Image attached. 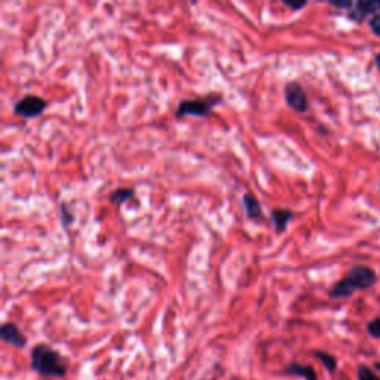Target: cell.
Wrapping results in <instances>:
<instances>
[{"instance_id": "obj_13", "label": "cell", "mask_w": 380, "mask_h": 380, "mask_svg": "<svg viewBox=\"0 0 380 380\" xmlns=\"http://www.w3.org/2000/svg\"><path fill=\"white\" fill-rule=\"evenodd\" d=\"M314 355L320 359V361L323 363V365L328 370V372L333 373L334 370L337 368V359L328 352H324V351H315Z\"/></svg>"}, {"instance_id": "obj_19", "label": "cell", "mask_w": 380, "mask_h": 380, "mask_svg": "<svg viewBox=\"0 0 380 380\" xmlns=\"http://www.w3.org/2000/svg\"><path fill=\"white\" fill-rule=\"evenodd\" d=\"M330 5L334 8H338V9H345V8L351 9L354 6L352 2H330Z\"/></svg>"}, {"instance_id": "obj_5", "label": "cell", "mask_w": 380, "mask_h": 380, "mask_svg": "<svg viewBox=\"0 0 380 380\" xmlns=\"http://www.w3.org/2000/svg\"><path fill=\"white\" fill-rule=\"evenodd\" d=\"M349 278L355 284L356 290H367L370 287H373L377 281V276L373 269H370L368 266H355L349 272Z\"/></svg>"}, {"instance_id": "obj_18", "label": "cell", "mask_w": 380, "mask_h": 380, "mask_svg": "<svg viewBox=\"0 0 380 380\" xmlns=\"http://www.w3.org/2000/svg\"><path fill=\"white\" fill-rule=\"evenodd\" d=\"M284 3L287 5V6H289V8H291L293 9V11H300V9H303L307 3L306 2H300V3H294V2H290V0H284Z\"/></svg>"}, {"instance_id": "obj_12", "label": "cell", "mask_w": 380, "mask_h": 380, "mask_svg": "<svg viewBox=\"0 0 380 380\" xmlns=\"http://www.w3.org/2000/svg\"><path fill=\"white\" fill-rule=\"evenodd\" d=\"M136 197V189H132V188H119L116 189L115 192H111L110 193V202L111 203H115V205H123L127 201L132 199Z\"/></svg>"}, {"instance_id": "obj_21", "label": "cell", "mask_w": 380, "mask_h": 380, "mask_svg": "<svg viewBox=\"0 0 380 380\" xmlns=\"http://www.w3.org/2000/svg\"><path fill=\"white\" fill-rule=\"evenodd\" d=\"M374 368L377 370V372H380V363H376V364H374Z\"/></svg>"}, {"instance_id": "obj_4", "label": "cell", "mask_w": 380, "mask_h": 380, "mask_svg": "<svg viewBox=\"0 0 380 380\" xmlns=\"http://www.w3.org/2000/svg\"><path fill=\"white\" fill-rule=\"evenodd\" d=\"M284 96H285L287 105H289V107H291L296 111L305 113L307 110V107H309V101H307L306 92L299 82H296V80L289 82V84H287L284 88Z\"/></svg>"}, {"instance_id": "obj_8", "label": "cell", "mask_w": 380, "mask_h": 380, "mask_svg": "<svg viewBox=\"0 0 380 380\" xmlns=\"http://www.w3.org/2000/svg\"><path fill=\"white\" fill-rule=\"evenodd\" d=\"M282 373L285 376H294L303 380H318V374L312 365L300 364V363H290L287 367H284Z\"/></svg>"}, {"instance_id": "obj_16", "label": "cell", "mask_w": 380, "mask_h": 380, "mask_svg": "<svg viewBox=\"0 0 380 380\" xmlns=\"http://www.w3.org/2000/svg\"><path fill=\"white\" fill-rule=\"evenodd\" d=\"M60 211H61V221H63V224L67 228V226H70L71 221H73V215H70L67 203H64V202L61 203Z\"/></svg>"}, {"instance_id": "obj_1", "label": "cell", "mask_w": 380, "mask_h": 380, "mask_svg": "<svg viewBox=\"0 0 380 380\" xmlns=\"http://www.w3.org/2000/svg\"><path fill=\"white\" fill-rule=\"evenodd\" d=\"M30 361L35 372L45 377H64L69 372L64 356L46 343H39L32 349Z\"/></svg>"}, {"instance_id": "obj_9", "label": "cell", "mask_w": 380, "mask_h": 380, "mask_svg": "<svg viewBox=\"0 0 380 380\" xmlns=\"http://www.w3.org/2000/svg\"><path fill=\"white\" fill-rule=\"evenodd\" d=\"M355 291H356L355 284L351 281L349 276H346V278L341 280L333 285V289L328 291V296H330L332 299H346V297H351Z\"/></svg>"}, {"instance_id": "obj_3", "label": "cell", "mask_w": 380, "mask_h": 380, "mask_svg": "<svg viewBox=\"0 0 380 380\" xmlns=\"http://www.w3.org/2000/svg\"><path fill=\"white\" fill-rule=\"evenodd\" d=\"M48 107V101L35 94H27L14 105V113L24 119H35L42 115Z\"/></svg>"}, {"instance_id": "obj_2", "label": "cell", "mask_w": 380, "mask_h": 380, "mask_svg": "<svg viewBox=\"0 0 380 380\" xmlns=\"http://www.w3.org/2000/svg\"><path fill=\"white\" fill-rule=\"evenodd\" d=\"M220 102H223V96L220 92H211V94L199 98L183 100L179 102L174 115H176L177 119H181L184 116L208 118L212 113V109L220 105Z\"/></svg>"}, {"instance_id": "obj_7", "label": "cell", "mask_w": 380, "mask_h": 380, "mask_svg": "<svg viewBox=\"0 0 380 380\" xmlns=\"http://www.w3.org/2000/svg\"><path fill=\"white\" fill-rule=\"evenodd\" d=\"M380 9V2L377 0H361V2H356L352 8L349 17L355 21H363L370 14H374Z\"/></svg>"}, {"instance_id": "obj_17", "label": "cell", "mask_w": 380, "mask_h": 380, "mask_svg": "<svg viewBox=\"0 0 380 380\" xmlns=\"http://www.w3.org/2000/svg\"><path fill=\"white\" fill-rule=\"evenodd\" d=\"M370 27H372L374 35L380 37V14H377L372 18V21H370Z\"/></svg>"}, {"instance_id": "obj_15", "label": "cell", "mask_w": 380, "mask_h": 380, "mask_svg": "<svg viewBox=\"0 0 380 380\" xmlns=\"http://www.w3.org/2000/svg\"><path fill=\"white\" fill-rule=\"evenodd\" d=\"M367 332L370 333V336H372V337L380 338V318H376V320L368 323Z\"/></svg>"}, {"instance_id": "obj_10", "label": "cell", "mask_w": 380, "mask_h": 380, "mask_svg": "<svg viewBox=\"0 0 380 380\" xmlns=\"http://www.w3.org/2000/svg\"><path fill=\"white\" fill-rule=\"evenodd\" d=\"M294 212L291 210H285V208H276L272 211L271 219L273 223V229L276 233H284L287 226L293 220Z\"/></svg>"}, {"instance_id": "obj_6", "label": "cell", "mask_w": 380, "mask_h": 380, "mask_svg": "<svg viewBox=\"0 0 380 380\" xmlns=\"http://www.w3.org/2000/svg\"><path fill=\"white\" fill-rule=\"evenodd\" d=\"M0 337H2V341L5 343L18 349H23L27 345L26 336L21 333V330H19L15 323H5L0 327Z\"/></svg>"}, {"instance_id": "obj_14", "label": "cell", "mask_w": 380, "mask_h": 380, "mask_svg": "<svg viewBox=\"0 0 380 380\" xmlns=\"http://www.w3.org/2000/svg\"><path fill=\"white\" fill-rule=\"evenodd\" d=\"M358 380H380V376H377L370 367L359 365L358 367Z\"/></svg>"}, {"instance_id": "obj_11", "label": "cell", "mask_w": 380, "mask_h": 380, "mask_svg": "<svg viewBox=\"0 0 380 380\" xmlns=\"http://www.w3.org/2000/svg\"><path fill=\"white\" fill-rule=\"evenodd\" d=\"M242 202H244L246 217H248L250 220H259L262 217V214H263L262 205L253 193H245L242 197Z\"/></svg>"}, {"instance_id": "obj_20", "label": "cell", "mask_w": 380, "mask_h": 380, "mask_svg": "<svg viewBox=\"0 0 380 380\" xmlns=\"http://www.w3.org/2000/svg\"><path fill=\"white\" fill-rule=\"evenodd\" d=\"M374 63H376V66H377V69H379V71H380V54H377V55H376V58H374Z\"/></svg>"}]
</instances>
